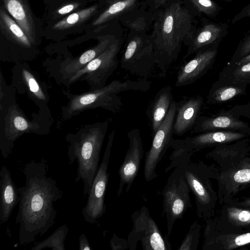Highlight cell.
Wrapping results in <instances>:
<instances>
[{"instance_id":"6da1fadb","label":"cell","mask_w":250,"mask_h":250,"mask_svg":"<svg viewBox=\"0 0 250 250\" xmlns=\"http://www.w3.org/2000/svg\"><path fill=\"white\" fill-rule=\"evenodd\" d=\"M25 182L18 188L20 194L16 223L19 243L25 245L45 234L55 224L57 211L54 204L63 196L57 181L47 175L46 160H32L23 168Z\"/></svg>"},{"instance_id":"7a4b0ae2","label":"cell","mask_w":250,"mask_h":250,"mask_svg":"<svg viewBox=\"0 0 250 250\" xmlns=\"http://www.w3.org/2000/svg\"><path fill=\"white\" fill-rule=\"evenodd\" d=\"M150 40L157 67L166 74L183 44L188 46L197 28L196 19L182 0L168 3L154 12Z\"/></svg>"},{"instance_id":"3957f363","label":"cell","mask_w":250,"mask_h":250,"mask_svg":"<svg viewBox=\"0 0 250 250\" xmlns=\"http://www.w3.org/2000/svg\"><path fill=\"white\" fill-rule=\"evenodd\" d=\"M109 124V120H106L85 125L75 133L70 132L65 135L69 164L71 165L77 161L75 182H83L84 196L89 194L99 168L100 153Z\"/></svg>"},{"instance_id":"277c9868","label":"cell","mask_w":250,"mask_h":250,"mask_svg":"<svg viewBox=\"0 0 250 250\" xmlns=\"http://www.w3.org/2000/svg\"><path fill=\"white\" fill-rule=\"evenodd\" d=\"M150 86L151 82L145 80L124 82L115 80L103 87L79 94L63 90L68 102L61 108V119L67 121L85 110L97 108L114 113L119 112L123 105L119 93L126 91H146Z\"/></svg>"},{"instance_id":"5b68a950","label":"cell","mask_w":250,"mask_h":250,"mask_svg":"<svg viewBox=\"0 0 250 250\" xmlns=\"http://www.w3.org/2000/svg\"><path fill=\"white\" fill-rule=\"evenodd\" d=\"M29 119L17 102L0 108V150L2 158L12 153L15 141L25 134L44 135L49 134L54 120L50 109H39Z\"/></svg>"},{"instance_id":"8992f818","label":"cell","mask_w":250,"mask_h":250,"mask_svg":"<svg viewBox=\"0 0 250 250\" xmlns=\"http://www.w3.org/2000/svg\"><path fill=\"white\" fill-rule=\"evenodd\" d=\"M121 67L140 77H150L157 67L150 34L129 30L121 59Z\"/></svg>"},{"instance_id":"52a82bcc","label":"cell","mask_w":250,"mask_h":250,"mask_svg":"<svg viewBox=\"0 0 250 250\" xmlns=\"http://www.w3.org/2000/svg\"><path fill=\"white\" fill-rule=\"evenodd\" d=\"M122 35L118 36L101 54L77 72L65 84L70 87L75 83L85 82L90 90L103 87L118 66V55L123 45Z\"/></svg>"},{"instance_id":"ba28073f","label":"cell","mask_w":250,"mask_h":250,"mask_svg":"<svg viewBox=\"0 0 250 250\" xmlns=\"http://www.w3.org/2000/svg\"><path fill=\"white\" fill-rule=\"evenodd\" d=\"M189 192L190 188L184 173L180 168L175 167L161 192L163 198L162 215L166 216V236L168 239L176 221L182 218L188 208L191 207Z\"/></svg>"},{"instance_id":"9c48e42d","label":"cell","mask_w":250,"mask_h":250,"mask_svg":"<svg viewBox=\"0 0 250 250\" xmlns=\"http://www.w3.org/2000/svg\"><path fill=\"white\" fill-rule=\"evenodd\" d=\"M133 227L128 234V250H135L140 242L143 250H171L166 236H163L156 222L151 217L148 208L143 206L131 215Z\"/></svg>"},{"instance_id":"30bf717a","label":"cell","mask_w":250,"mask_h":250,"mask_svg":"<svg viewBox=\"0 0 250 250\" xmlns=\"http://www.w3.org/2000/svg\"><path fill=\"white\" fill-rule=\"evenodd\" d=\"M108 35L102 37L98 43L76 57L46 60L42 65L49 76L58 84L65 85L68 80L88 62L104 51L118 37Z\"/></svg>"},{"instance_id":"8fae6325","label":"cell","mask_w":250,"mask_h":250,"mask_svg":"<svg viewBox=\"0 0 250 250\" xmlns=\"http://www.w3.org/2000/svg\"><path fill=\"white\" fill-rule=\"evenodd\" d=\"M115 134L113 129L108 136L102 162L92 182L86 205L82 211L84 220L91 224H95L106 211L104 200L109 176L108 168Z\"/></svg>"},{"instance_id":"7c38bea8","label":"cell","mask_w":250,"mask_h":250,"mask_svg":"<svg viewBox=\"0 0 250 250\" xmlns=\"http://www.w3.org/2000/svg\"><path fill=\"white\" fill-rule=\"evenodd\" d=\"M11 72V84L17 93L26 94L39 109H49L47 84L41 80L27 62L15 63Z\"/></svg>"},{"instance_id":"4fadbf2b","label":"cell","mask_w":250,"mask_h":250,"mask_svg":"<svg viewBox=\"0 0 250 250\" xmlns=\"http://www.w3.org/2000/svg\"><path fill=\"white\" fill-rule=\"evenodd\" d=\"M176 102H172L167 114L153 137L150 149L146 152L144 164V177L146 182L158 177L156 169L167 150L170 147L173 126L176 114Z\"/></svg>"},{"instance_id":"5bb4252c","label":"cell","mask_w":250,"mask_h":250,"mask_svg":"<svg viewBox=\"0 0 250 250\" xmlns=\"http://www.w3.org/2000/svg\"><path fill=\"white\" fill-rule=\"evenodd\" d=\"M127 136L129 147L118 172L120 181L117 192V197L121 196L125 187L126 192L131 188L139 171L144 152L141 133L138 129L130 130Z\"/></svg>"},{"instance_id":"9a60e30c","label":"cell","mask_w":250,"mask_h":250,"mask_svg":"<svg viewBox=\"0 0 250 250\" xmlns=\"http://www.w3.org/2000/svg\"><path fill=\"white\" fill-rule=\"evenodd\" d=\"M218 45L199 51L191 60L181 66L177 73L175 86L191 84L205 74L215 60Z\"/></svg>"},{"instance_id":"2e32d148","label":"cell","mask_w":250,"mask_h":250,"mask_svg":"<svg viewBox=\"0 0 250 250\" xmlns=\"http://www.w3.org/2000/svg\"><path fill=\"white\" fill-rule=\"evenodd\" d=\"M228 25L225 23H215L207 21L197 28L189 42L186 59L199 51L212 45L219 44L228 34Z\"/></svg>"},{"instance_id":"e0dca14e","label":"cell","mask_w":250,"mask_h":250,"mask_svg":"<svg viewBox=\"0 0 250 250\" xmlns=\"http://www.w3.org/2000/svg\"><path fill=\"white\" fill-rule=\"evenodd\" d=\"M203 104V98L200 96L185 97L176 102L173 126L174 134L182 136L193 129L199 117Z\"/></svg>"},{"instance_id":"ac0fdd59","label":"cell","mask_w":250,"mask_h":250,"mask_svg":"<svg viewBox=\"0 0 250 250\" xmlns=\"http://www.w3.org/2000/svg\"><path fill=\"white\" fill-rule=\"evenodd\" d=\"M0 224L6 223L20 201V194L7 167L0 171Z\"/></svg>"},{"instance_id":"d6986e66","label":"cell","mask_w":250,"mask_h":250,"mask_svg":"<svg viewBox=\"0 0 250 250\" xmlns=\"http://www.w3.org/2000/svg\"><path fill=\"white\" fill-rule=\"evenodd\" d=\"M173 101L172 88L168 85L162 88L155 95L147 111L153 134L165 120Z\"/></svg>"},{"instance_id":"ffe728a7","label":"cell","mask_w":250,"mask_h":250,"mask_svg":"<svg viewBox=\"0 0 250 250\" xmlns=\"http://www.w3.org/2000/svg\"><path fill=\"white\" fill-rule=\"evenodd\" d=\"M109 4L93 22L94 25L113 20H120L126 14L147 5L146 0H110Z\"/></svg>"},{"instance_id":"44dd1931","label":"cell","mask_w":250,"mask_h":250,"mask_svg":"<svg viewBox=\"0 0 250 250\" xmlns=\"http://www.w3.org/2000/svg\"><path fill=\"white\" fill-rule=\"evenodd\" d=\"M8 12L30 41L36 44L34 22L27 4L23 0H4Z\"/></svg>"},{"instance_id":"7402d4cb","label":"cell","mask_w":250,"mask_h":250,"mask_svg":"<svg viewBox=\"0 0 250 250\" xmlns=\"http://www.w3.org/2000/svg\"><path fill=\"white\" fill-rule=\"evenodd\" d=\"M246 125L230 116L213 117L199 116L193 128L194 133L207 132L216 129H242Z\"/></svg>"},{"instance_id":"603a6c76","label":"cell","mask_w":250,"mask_h":250,"mask_svg":"<svg viewBox=\"0 0 250 250\" xmlns=\"http://www.w3.org/2000/svg\"><path fill=\"white\" fill-rule=\"evenodd\" d=\"M154 12L146 5L126 14L119 21L129 30L147 33L152 27Z\"/></svg>"},{"instance_id":"cb8c5ba5","label":"cell","mask_w":250,"mask_h":250,"mask_svg":"<svg viewBox=\"0 0 250 250\" xmlns=\"http://www.w3.org/2000/svg\"><path fill=\"white\" fill-rule=\"evenodd\" d=\"M1 27L9 39L22 49L31 50L34 49V44L19 25L2 9L0 10Z\"/></svg>"},{"instance_id":"d4e9b609","label":"cell","mask_w":250,"mask_h":250,"mask_svg":"<svg viewBox=\"0 0 250 250\" xmlns=\"http://www.w3.org/2000/svg\"><path fill=\"white\" fill-rule=\"evenodd\" d=\"M187 8L196 18L207 16L214 18L221 7L213 0H182Z\"/></svg>"},{"instance_id":"484cf974","label":"cell","mask_w":250,"mask_h":250,"mask_svg":"<svg viewBox=\"0 0 250 250\" xmlns=\"http://www.w3.org/2000/svg\"><path fill=\"white\" fill-rule=\"evenodd\" d=\"M68 230V228L65 224L61 226L47 238L35 245L31 248V250H41L45 248L52 250H65L64 241Z\"/></svg>"},{"instance_id":"4316f807","label":"cell","mask_w":250,"mask_h":250,"mask_svg":"<svg viewBox=\"0 0 250 250\" xmlns=\"http://www.w3.org/2000/svg\"><path fill=\"white\" fill-rule=\"evenodd\" d=\"M97 9L94 6L72 13L57 23L53 28L56 29H64L71 27L89 18Z\"/></svg>"},{"instance_id":"83f0119b","label":"cell","mask_w":250,"mask_h":250,"mask_svg":"<svg viewBox=\"0 0 250 250\" xmlns=\"http://www.w3.org/2000/svg\"><path fill=\"white\" fill-rule=\"evenodd\" d=\"M242 90L238 87L225 86L215 90L209 96V101L222 102L228 101L241 93Z\"/></svg>"},{"instance_id":"f1b7e54d","label":"cell","mask_w":250,"mask_h":250,"mask_svg":"<svg viewBox=\"0 0 250 250\" xmlns=\"http://www.w3.org/2000/svg\"><path fill=\"white\" fill-rule=\"evenodd\" d=\"M197 226L195 223L190 227L188 232L182 241L178 250H192L195 249L197 232Z\"/></svg>"},{"instance_id":"f546056e","label":"cell","mask_w":250,"mask_h":250,"mask_svg":"<svg viewBox=\"0 0 250 250\" xmlns=\"http://www.w3.org/2000/svg\"><path fill=\"white\" fill-rule=\"evenodd\" d=\"M233 77L237 82L250 79V62L238 65L233 72Z\"/></svg>"},{"instance_id":"4dcf8cb0","label":"cell","mask_w":250,"mask_h":250,"mask_svg":"<svg viewBox=\"0 0 250 250\" xmlns=\"http://www.w3.org/2000/svg\"><path fill=\"white\" fill-rule=\"evenodd\" d=\"M112 250H125L128 249L127 240L118 237L114 233L109 241Z\"/></svg>"},{"instance_id":"1f68e13d","label":"cell","mask_w":250,"mask_h":250,"mask_svg":"<svg viewBox=\"0 0 250 250\" xmlns=\"http://www.w3.org/2000/svg\"><path fill=\"white\" fill-rule=\"evenodd\" d=\"M250 53V34L246 36L241 41L236 54L240 59Z\"/></svg>"},{"instance_id":"d6a6232c","label":"cell","mask_w":250,"mask_h":250,"mask_svg":"<svg viewBox=\"0 0 250 250\" xmlns=\"http://www.w3.org/2000/svg\"><path fill=\"white\" fill-rule=\"evenodd\" d=\"M176 0H146V1L149 8L153 11H155L168 3Z\"/></svg>"},{"instance_id":"836d02e7","label":"cell","mask_w":250,"mask_h":250,"mask_svg":"<svg viewBox=\"0 0 250 250\" xmlns=\"http://www.w3.org/2000/svg\"><path fill=\"white\" fill-rule=\"evenodd\" d=\"M234 180L238 183L247 182L250 181V169H244L238 171L234 174Z\"/></svg>"},{"instance_id":"e575fe53","label":"cell","mask_w":250,"mask_h":250,"mask_svg":"<svg viewBox=\"0 0 250 250\" xmlns=\"http://www.w3.org/2000/svg\"><path fill=\"white\" fill-rule=\"evenodd\" d=\"M250 18V3L244 7L240 11L235 15L231 20L232 24L245 18Z\"/></svg>"},{"instance_id":"d590c367","label":"cell","mask_w":250,"mask_h":250,"mask_svg":"<svg viewBox=\"0 0 250 250\" xmlns=\"http://www.w3.org/2000/svg\"><path fill=\"white\" fill-rule=\"evenodd\" d=\"M79 250H91L88 239L84 233H82L79 238Z\"/></svg>"},{"instance_id":"8d00e7d4","label":"cell","mask_w":250,"mask_h":250,"mask_svg":"<svg viewBox=\"0 0 250 250\" xmlns=\"http://www.w3.org/2000/svg\"><path fill=\"white\" fill-rule=\"evenodd\" d=\"M235 243L238 246H242L250 243V233L237 237L235 240Z\"/></svg>"},{"instance_id":"74e56055","label":"cell","mask_w":250,"mask_h":250,"mask_svg":"<svg viewBox=\"0 0 250 250\" xmlns=\"http://www.w3.org/2000/svg\"><path fill=\"white\" fill-rule=\"evenodd\" d=\"M77 4H69L61 8L58 10V13L64 15L73 11L77 6Z\"/></svg>"},{"instance_id":"f35d334b","label":"cell","mask_w":250,"mask_h":250,"mask_svg":"<svg viewBox=\"0 0 250 250\" xmlns=\"http://www.w3.org/2000/svg\"><path fill=\"white\" fill-rule=\"evenodd\" d=\"M250 218V213L248 211L243 210L238 215V219L242 222H246Z\"/></svg>"},{"instance_id":"ab89813d","label":"cell","mask_w":250,"mask_h":250,"mask_svg":"<svg viewBox=\"0 0 250 250\" xmlns=\"http://www.w3.org/2000/svg\"><path fill=\"white\" fill-rule=\"evenodd\" d=\"M249 62H250V53L240 59V60L236 62V64L238 66Z\"/></svg>"},{"instance_id":"60d3db41","label":"cell","mask_w":250,"mask_h":250,"mask_svg":"<svg viewBox=\"0 0 250 250\" xmlns=\"http://www.w3.org/2000/svg\"><path fill=\"white\" fill-rule=\"evenodd\" d=\"M225 0L226 1H228V2H230V1H232L234 0Z\"/></svg>"}]
</instances>
